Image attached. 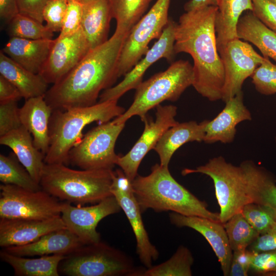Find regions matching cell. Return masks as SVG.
I'll list each match as a JSON object with an SVG mask.
<instances>
[{"label": "cell", "mask_w": 276, "mask_h": 276, "mask_svg": "<svg viewBox=\"0 0 276 276\" xmlns=\"http://www.w3.org/2000/svg\"><path fill=\"white\" fill-rule=\"evenodd\" d=\"M128 34L115 30L105 42L90 49L66 75L48 89L44 99L53 110L96 104L102 90L119 77L118 63Z\"/></svg>", "instance_id": "1"}, {"label": "cell", "mask_w": 276, "mask_h": 276, "mask_svg": "<svg viewBox=\"0 0 276 276\" xmlns=\"http://www.w3.org/2000/svg\"><path fill=\"white\" fill-rule=\"evenodd\" d=\"M217 6L187 11L175 28V53H185L193 60L192 86L210 101L222 100L224 71L218 52L215 28Z\"/></svg>", "instance_id": "2"}, {"label": "cell", "mask_w": 276, "mask_h": 276, "mask_svg": "<svg viewBox=\"0 0 276 276\" xmlns=\"http://www.w3.org/2000/svg\"><path fill=\"white\" fill-rule=\"evenodd\" d=\"M133 193L142 213L171 211L185 216H196L220 221L219 213L210 211L203 201L179 183L168 166L156 164L147 176L137 174L132 181Z\"/></svg>", "instance_id": "3"}, {"label": "cell", "mask_w": 276, "mask_h": 276, "mask_svg": "<svg viewBox=\"0 0 276 276\" xmlns=\"http://www.w3.org/2000/svg\"><path fill=\"white\" fill-rule=\"evenodd\" d=\"M125 109L118 100L98 102L95 105L74 107L65 110H53L50 118V145L44 158L47 164H70L71 149L82 139V131L90 123L111 121Z\"/></svg>", "instance_id": "4"}, {"label": "cell", "mask_w": 276, "mask_h": 276, "mask_svg": "<svg viewBox=\"0 0 276 276\" xmlns=\"http://www.w3.org/2000/svg\"><path fill=\"white\" fill-rule=\"evenodd\" d=\"M113 170H78L62 164H45L40 185L57 198L82 205L96 204L110 196Z\"/></svg>", "instance_id": "5"}, {"label": "cell", "mask_w": 276, "mask_h": 276, "mask_svg": "<svg viewBox=\"0 0 276 276\" xmlns=\"http://www.w3.org/2000/svg\"><path fill=\"white\" fill-rule=\"evenodd\" d=\"M145 269L136 267L123 251L101 240L82 244L66 255L58 267L66 276H142Z\"/></svg>", "instance_id": "6"}, {"label": "cell", "mask_w": 276, "mask_h": 276, "mask_svg": "<svg viewBox=\"0 0 276 276\" xmlns=\"http://www.w3.org/2000/svg\"><path fill=\"white\" fill-rule=\"evenodd\" d=\"M193 80V65L189 61L179 60L173 62L165 71L142 81L135 89L130 106L114 121L125 123L134 116H139L142 120L149 110L164 101H177L183 91L192 85Z\"/></svg>", "instance_id": "7"}, {"label": "cell", "mask_w": 276, "mask_h": 276, "mask_svg": "<svg viewBox=\"0 0 276 276\" xmlns=\"http://www.w3.org/2000/svg\"><path fill=\"white\" fill-rule=\"evenodd\" d=\"M197 173L209 176L213 181L220 207L219 219L222 224L252 202L248 193L246 175L240 165L235 166L219 156L195 169L186 168L181 171L183 176Z\"/></svg>", "instance_id": "8"}, {"label": "cell", "mask_w": 276, "mask_h": 276, "mask_svg": "<svg viewBox=\"0 0 276 276\" xmlns=\"http://www.w3.org/2000/svg\"><path fill=\"white\" fill-rule=\"evenodd\" d=\"M125 125L113 120L91 129L70 150L69 163L83 170H112L119 156L115 144Z\"/></svg>", "instance_id": "9"}, {"label": "cell", "mask_w": 276, "mask_h": 276, "mask_svg": "<svg viewBox=\"0 0 276 276\" xmlns=\"http://www.w3.org/2000/svg\"><path fill=\"white\" fill-rule=\"evenodd\" d=\"M171 0H157L134 25L123 45L118 63L119 77L124 76L145 55L148 44L158 39L167 25Z\"/></svg>", "instance_id": "10"}, {"label": "cell", "mask_w": 276, "mask_h": 276, "mask_svg": "<svg viewBox=\"0 0 276 276\" xmlns=\"http://www.w3.org/2000/svg\"><path fill=\"white\" fill-rule=\"evenodd\" d=\"M0 218L47 219L61 215L62 202L42 189L0 185Z\"/></svg>", "instance_id": "11"}, {"label": "cell", "mask_w": 276, "mask_h": 276, "mask_svg": "<svg viewBox=\"0 0 276 276\" xmlns=\"http://www.w3.org/2000/svg\"><path fill=\"white\" fill-rule=\"evenodd\" d=\"M224 71L222 100L226 102L242 91L244 81L267 59L237 38L217 48Z\"/></svg>", "instance_id": "12"}, {"label": "cell", "mask_w": 276, "mask_h": 276, "mask_svg": "<svg viewBox=\"0 0 276 276\" xmlns=\"http://www.w3.org/2000/svg\"><path fill=\"white\" fill-rule=\"evenodd\" d=\"M110 191L126 215L134 234L136 254L141 262L146 267L152 266V262L159 257V251L151 243L144 226L142 212L133 193L132 181L123 170L112 171Z\"/></svg>", "instance_id": "13"}, {"label": "cell", "mask_w": 276, "mask_h": 276, "mask_svg": "<svg viewBox=\"0 0 276 276\" xmlns=\"http://www.w3.org/2000/svg\"><path fill=\"white\" fill-rule=\"evenodd\" d=\"M156 108L155 120L146 116L142 119L144 129L141 137L127 154L118 156L116 165L131 181L137 175L139 166L145 156L153 149L164 133L178 122L175 119L177 114L175 106L160 104Z\"/></svg>", "instance_id": "14"}, {"label": "cell", "mask_w": 276, "mask_h": 276, "mask_svg": "<svg viewBox=\"0 0 276 276\" xmlns=\"http://www.w3.org/2000/svg\"><path fill=\"white\" fill-rule=\"evenodd\" d=\"M121 210L116 197L111 195L87 206H74L70 202H62L61 217L66 227L76 235L83 244H87L101 240V235L97 231L99 222Z\"/></svg>", "instance_id": "15"}, {"label": "cell", "mask_w": 276, "mask_h": 276, "mask_svg": "<svg viewBox=\"0 0 276 276\" xmlns=\"http://www.w3.org/2000/svg\"><path fill=\"white\" fill-rule=\"evenodd\" d=\"M176 22L170 19L163 32L153 46L148 50L135 65L124 75L119 83L103 91L99 102L118 100L125 93L136 88L143 81L147 69L162 58L171 61L176 54L174 52L175 28Z\"/></svg>", "instance_id": "16"}, {"label": "cell", "mask_w": 276, "mask_h": 276, "mask_svg": "<svg viewBox=\"0 0 276 276\" xmlns=\"http://www.w3.org/2000/svg\"><path fill=\"white\" fill-rule=\"evenodd\" d=\"M90 48L81 28L75 33L58 37L42 67L40 74L48 83L58 82L86 55Z\"/></svg>", "instance_id": "17"}, {"label": "cell", "mask_w": 276, "mask_h": 276, "mask_svg": "<svg viewBox=\"0 0 276 276\" xmlns=\"http://www.w3.org/2000/svg\"><path fill=\"white\" fill-rule=\"evenodd\" d=\"M169 218L172 224L191 228L202 235L216 255L223 275H229L233 251L223 224L202 217L185 216L174 212L170 213Z\"/></svg>", "instance_id": "18"}, {"label": "cell", "mask_w": 276, "mask_h": 276, "mask_svg": "<svg viewBox=\"0 0 276 276\" xmlns=\"http://www.w3.org/2000/svg\"><path fill=\"white\" fill-rule=\"evenodd\" d=\"M64 227L61 215L42 220L1 218L0 246L27 244L50 232Z\"/></svg>", "instance_id": "19"}, {"label": "cell", "mask_w": 276, "mask_h": 276, "mask_svg": "<svg viewBox=\"0 0 276 276\" xmlns=\"http://www.w3.org/2000/svg\"><path fill=\"white\" fill-rule=\"evenodd\" d=\"M225 103L223 110L214 119L208 121L203 141L205 143L233 142L237 125L252 119L250 111L244 104L242 91Z\"/></svg>", "instance_id": "20"}, {"label": "cell", "mask_w": 276, "mask_h": 276, "mask_svg": "<svg viewBox=\"0 0 276 276\" xmlns=\"http://www.w3.org/2000/svg\"><path fill=\"white\" fill-rule=\"evenodd\" d=\"M82 244L76 235L64 227L50 232L33 242L5 247L3 250L22 257L66 255Z\"/></svg>", "instance_id": "21"}, {"label": "cell", "mask_w": 276, "mask_h": 276, "mask_svg": "<svg viewBox=\"0 0 276 276\" xmlns=\"http://www.w3.org/2000/svg\"><path fill=\"white\" fill-rule=\"evenodd\" d=\"M52 111L44 96L25 100L19 109L21 125L31 134L35 146L44 156L50 145L49 125Z\"/></svg>", "instance_id": "22"}, {"label": "cell", "mask_w": 276, "mask_h": 276, "mask_svg": "<svg viewBox=\"0 0 276 276\" xmlns=\"http://www.w3.org/2000/svg\"><path fill=\"white\" fill-rule=\"evenodd\" d=\"M54 42L55 39H27L13 37L2 51L28 71L39 74Z\"/></svg>", "instance_id": "23"}, {"label": "cell", "mask_w": 276, "mask_h": 276, "mask_svg": "<svg viewBox=\"0 0 276 276\" xmlns=\"http://www.w3.org/2000/svg\"><path fill=\"white\" fill-rule=\"evenodd\" d=\"M0 144L9 147L32 177L40 184L44 155L34 145L31 134L22 125L0 136Z\"/></svg>", "instance_id": "24"}, {"label": "cell", "mask_w": 276, "mask_h": 276, "mask_svg": "<svg viewBox=\"0 0 276 276\" xmlns=\"http://www.w3.org/2000/svg\"><path fill=\"white\" fill-rule=\"evenodd\" d=\"M208 120L200 123L194 121L178 122L168 128L162 135L153 149L158 154L160 165L168 166L174 152L183 144L203 141Z\"/></svg>", "instance_id": "25"}, {"label": "cell", "mask_w": 276, "mask_h": 276, "mask_svg": "<svg viewBox=\"0 0 276 276\" xmlns=\"http://www.w3.org/2000/svg\"><path fill=\"white\" fill-rule=\"evenodd\" d=\"M81 28L90 49L105 42L108 39L112 17L108 0H82Z\"/></svg>", "instance_id": "26"}, {"label": "cell", "mask_w": 276, "mask_h": 276, "mask_svg": "<svg viewBox=\"0 0 276 276\" xmlns=\"http://www.w3.org/2000/svg\"><path fill=\"white\" fill-rule=\"evenodd\" d=\"M0 75L14 84L25 100L44 96L48 90V83L39 74L24 68L0 52Z\"/></svg>", "instance_id": "27"}, {"label": "cell", "mask_w": 276, "mask_h": 276, "mask_svg": "<svg viewBox=\"0 0 276 276\" xmlns=\"http://www.w3.org/2000/svg\"><path fill=\"white\" fill-rule=\"evenodd\" d=\"M247 179L248 193L252 202L268 205L276 211V179L265 168L252 160L240 164Z\"/></svg>", "instance_id": "28"}, {"label": "cell", "mask_w": 276, "mask_h": 276, "mask_svg": "<svg viewBox=\"0 0 276 276\" xmlns=\"http://www.w3.org/2000/svg\"><path fill=\"white\" fill-rule=\"evenodd\" d=\"M215 28L217 48L237 38V26L242 13L253 10L252 0H217Z\"/></svg>", "instance_id": "29"}, {"label": "cell", "mask_w": 276, "mask_h": 276, "mask_svg": "<svg viewBox=\"0 0 276 276\" xmlns=\"http://www.w3.org/2000/svg\"><path fill=\"white\" fill-rule=\"evenodd\" d=\"M237 34L238 38L257 47L263 57L276 62V33L265 26L251 11L240 18Z\"/></svg>", "instance_id": "30"}, {"label": "cell", "mask_w": 276, "mask_h": 276, "mask_svg": "<svg viewBox=\"0 0 276 276\" xmlns=\"http://www.w3.org/2000/svg\"><path fill=\"white\" fill-rule=\"evenodd\" d=\"M65 256L55 254L28 258L3 249L0 252L1 259L13 268L16 276H59V265Z\"/></svg>", "instance_id": "31"}, {"label": "cell", "mask_w": 276, "mask_h": 276, "mask_svg": "<svg viewBox=\"0 0 276 276\" xmlns=\"http://www.w3.org/2000/svg\"><path fill=\"white\" fill-rule=\"evenodd\" d=\"M112 17L116 20V30L128 34L144 15L151 0H108Z\"/></svg>", "instance_id": "32"}, {"label": "cell", "mask_w": 276, "mask_h": 276, "mask_svg": "<svg viewBox=\"0 0 276 276\" xmlns=\"http://www.w3.org/2000/svg\"><path fill=\"white\" fill-rule=\"evenodd\" d=\"M0 181L32 191L42 189L13 152L7 156L0 154Z\"/></svg>", "instance_id": "33"}, {"label": "cell", "mask_w": 276, "mask_h": 276, "mask_svg": "<svg viewBox=\"0 0 276 276\" xmlns=\"http://www.w3.org/2000/svg\"><path fill=\"white\" fill-rule=\"evenodd\" d=\"M194 258L190 250L179 246L173 256L166 261L146 268L142 276H191Z\"/></svg>", "instance_id": "34"}, {"label": "cell", "mask_w": 276, "mask_h": 276, "mask_svg": "<svg viewBox=\"0 0 276 276\" xmlns=\"http://www.w3.org/2000/svg\"><path fill=\"white\" fill-rule=\"evenodd\" d=\"M223 225L233 251L247 249L260 235L241 212L234 215Z\"/></svg>", "instance_id": "35"}, {"label": "cell", "mask_w": 276, "mask_h": 276, "mask_svg": "<svg viewBox=\"0 0 276 276\" xmlns=\"http://www.w3.org/2000/svg\"><path fill=\"white\" fill-rule=\"evenodd\" d=\"M7 32L10 37L27 39H52L54 36L46 25L20 13L8 24Z\"/></svg>", "instance_id": "36"}, {"label": "cell", "mask_w": 276, "mask_h": 276, "mask_svg": "<svg viewBox=\"0 0 276 276\" xmlns=\"http://www.w3.org/2000/svg\"><path fill=\"white\" fill-rule=\"evenodd\" d=\"M241 213L260 235L267 232L276 223V211L266 205L251 202L245 204Z\"/></svg>", "instance_id": "37"}, {"label": "cell", "mask_w": 276, "mask_h": 276, "mask_svg": "<svg viewBox=\"0 0 276 276\" xmlns=\"http://www.w3.org/2000/svg\"><path fill=\"white\" fill-rule=\"evenodd\" d=\"M256 89L264 95L276 94V65L267 58L250 76Z\"/></svg>", "instance_id": "38"}, {"label": "cell", "mask_w": 276, "mask_h": 276, "mask_svg": "<svg viewBox=\"0 0 276 276\" xmlns=\"http://www.w3.org/2000/svg\"><path fill=\"white\" fill-rule=\"evenodd\" d=\"M68 0H48L42 12L46 26L53 32H60Z\"/></svg>", "instance_id": "39"}, {"label": "cell", "mask_w": 276, "mask_h": 276, "mask_svg": "<svg viewBox=\"0 0 276 276\" xmlns=\"http://www.w3.org/2000/svg\"><path fill=\"white\" fill-rule=\"evenodd\" d=\"M82 13V0H68L62 29L58 37H63L77 32L81 27Z\"/></svg>", "instance_id": "40"}, {"label": "cell", "mask_w": 276, "mask_h": 276, "mask_svg": "<svg viewBox=\"0 0 276 276\" xmlns=\"http://www.w3.org/2000/svg\"><path fill=\"white\" fill-rule=\"evenodd\" d=\"M17 101L0 102V136L22 126Z\"/></svg>", "instance_id": "41"}, {"label": "cell", "mask_w": 276, "mask_h": 276, "mask_svg": "<svg viewBox=\"0 0 276 276\" xmlns=\"http://www.w3.org/2000/svg\"><path fill=\"white\" fill-rule=\"evenodd\" d=\"M249 270L261 275H276V249L254 253Z\"/></svg>", "instance_id": "42"}, {"label": "cell", "mask_w": 276, "mask_h": 276, "mask_svg": "<svg viewBox=\"0 0 276 276\" xmlns=\"http://www.w3.org/2000/svg\"><path fill=\"white\" fill-rule=\"evenodd\" d=\"M251 11L265 26L276 33V4L271 0H252Z\"/></svg>", "instance_id": "43"}, {"label": "cell", "mask_w": 276, "mask_h": 276, "mask_svg": "<svg viewBox=\"0 0 276 276\" xmlns=\"http://www.w3.org/2000/svg\"><path fill=\"white\" fill-rule=\"evenodd\" d=\"M254 252L248 249L233 251L229 276H247Z\"/></svg>", "instance_id": "44"}, {"label": "cell", "mask_w": 276, "mask_h": 276, "mask_svg": "<svg viewBox=\"0 0 276 276\" xmlns=\"http://www.w3.org/2000/svg\"><path fill=\"white\" fill-rule=\"evenodd\" d=\"M48 0H17L19 13L43 23V8Z\"/></svg>", "instance_id": "45"}, {"label": "cell", "mask_w": 276, "mask_h": 276, "mask_svg": "<svg viewBox=\"0 0 276 276\" xmlns=\"http://www.w3.org/2000/svg\"><path fill=\"white\" fill-rule=\"evenodd\" d=\"M247 249L254 253L276 249V223L267 232L260 235Z\"/></svg>", "instance_id": "46"}, {"label": "cell", "mask_w": 276, "mask_h": 276, "mask_svg": "<svg viewBox=\"0 0 276 276\" xmlns=\"http://www.w3.org/2000/svg\"><path fill=\"white\" fill-rule=\"evenodd\" d=\"M22 98L18 88L11 82L0 75V102L15 100Z\"/></svg>", "instance_id": "47"}, {"label": "cell", "mask_w": 276, "mask_h": 276, "mask_svg": "<svg viewBox=\"0 0 276 276\" xmlns=\"http://www.w3.org/2000/svg\"><path fill=\"white\" fill-rule=\"evenodd\" d=\"M19 13L17 0H0V17L7 24Z\"/></svg>", "instance_id": "48"}, {"label": "cell", "mask_w": 276, "mask_h": 276, "mask_svg": "<svg viewBox=\"0 0 276 276\" xmlns=\"http://www.w3.org/2000/svg\"><path fill=\"white\" fill-rule=\"evenodd\" d=\"M209 6H217V0H190L185 4L184 9L187 12Z\"/></svg>", "instance_id": "49"}, {"label": "cell", "mask_w": 276, "mask_h": 276, "mask_svg": "<svg viewBox=\"0 0 276 276\" xmlns=\"http://www.w3.org/2000/svg\"><path fill=\"white\" fill-rule=\"evenodd\" d=\"M271 1L276 4V0H271Z\"/></svg>", "instance_id": "50"}, {"label": "cell", "mask_w": 276, "mask_h": 276, "mask_svg": "<svg viewBox=\"0 0 276 276\" xmlns=\"http://www.w3.org/2000/svg\"><path fill=\"white\" fill-rule=\"evenodd\" d=\"M275 146H276V135H275Z\"/></svg>", "instance_id": "51"}]
</instances>
